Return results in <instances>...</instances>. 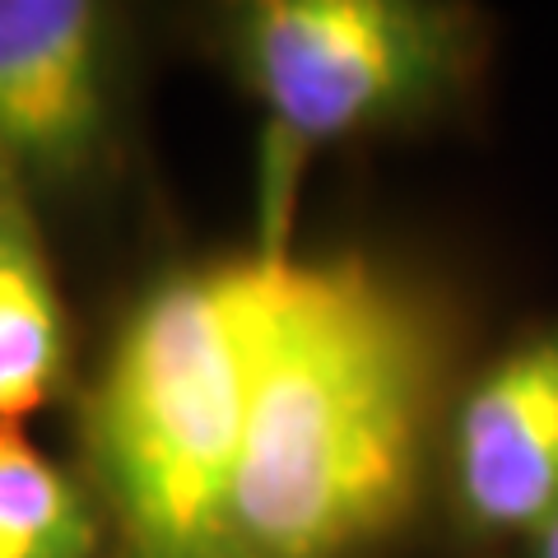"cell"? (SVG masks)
<instances>
[{
    "label": "cell",
    "instance_id": "4",
    "mask_svg": "<svg viewBox=\"0 0 558 558\" xmlns=\"http://www.w3.org/2000/svg\"><path fill=\"white\" fill-rule=\"evenodd\" d=\"M117 131L112 14L89 0H0V168L28 196L102 163Z\"/></svg>",
    "mask_w": 558,
    "mask_h": 558
},
{
    "label": "cell",
    "instance_id": "7",
    "mask_svg": "<svg viewBox=\"0 0 558 558\" xmlns=\"http://www.w3.org/2000/svg\"><path fill=\"white\" fill-rule=\"evenodd\" d=\"M102 521L98 498L24 424H0V558H102Z\"/></svg>",
    "mask_w": 558,
    "mask_h": 558
},
{
    "label": "cell",
    "instance_id": "3",
    "mask_svg": "<svg viewBox=\"0 0 558 558\" xmlns=\"http://www.w3.org/2000/svg\"><path fill=\"white\" fill-rule=\"evenodd\" d=\"M233 61L266 112V205L279 215L322 145L414 121L465 84L475 24L433 0H256Z\"/></svg>",
    "mask_w": 558,
    "mask_h": 558
},
{
    "label": "cell",
    "instance_id": "8",
    "mask_svg": "<svg viewBox=\"0 0 558 558\" xmlns=\"http://www.w3.org/2000/svg\"><path fill=\"white\" fill-rule=\"evenodd\" d=\"M531 558H558V517L549 521L545 531L531 535Z\"/></svg>",
    "mask_w": 558,
    "mask_h": 558
},
{
    "label": "cell",
    "instance_id": "6",
    "mask_svg": "<svg viewBox=\"0 0 558 558\" xmlns=\"http://www.w3.org/2000/svg\"><path fill=\"white\" fill-rule=\"evenodd\" d=\"M70 326L33 196L0 168V424H24L65 381Z\"/></svg>",
    "mask_w": 558,
    "mask_h": 558
},
{
    "label": "cell",
    "instance_id": "1",
    "mask_svg": "<svg viewBox=\"0 0 558 558\" xmlns=\"http://www.w3.org/2000/svg\"><path fill=\"white\" fill-rule=\"evenodd\" d=\"M451 322L363 256H284L233 488V558H359L424 498Z\"/></svg>",
    "mask_w": 558,
    "mask_h": 558
},
{
    "label": "cell",
    "instance_id": "5",
    "mask_svg": "<svg viewBox=\"0 0 558 558\" xmlns=\"http://www.w3.org/2000/svg\"><path fill=\"white\" fill-rule=\"evenodd\" d=\"M457 508L480 531L535 535L558 517V322L508 349L447 414Z\"/></svg>",
    "mask_w": 558,
    "mask_h": 558
},
{
    "label": "cell",
    "instance_id": "2",
    "mask_svg": "<svg viewBox=\"0 0 558 558\" xmlns=\"http://www.w3.org/2000/svg\"><path fill=\"white\" fill-rule=\"evenodd\" d=\"M284 256L186 266L121 322L84 418L121 558H233V488Z\"/></svg>",
    "mask_w": 558,
    "mask_h": 558
}]
</instances>
